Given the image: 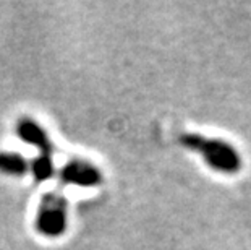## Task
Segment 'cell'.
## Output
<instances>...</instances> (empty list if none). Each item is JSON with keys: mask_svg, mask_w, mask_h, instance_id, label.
I'll list each match as a JSON object with an SVG mask.
<instances>
[{"mask_svg": "<svg viewBox=\"0 0 251 250\" xmlns=\"http://www.w3.org/2000/svg\"><path fill=\"white\" fill-rule=\"evenodd\" d=\"M178 143L185 150L200 154L202 161L216 172L232 175L242 169V156L237 148L227 140L186 132L178 137Z\"/></svg>", "mask_w": 251, "mask_h": 250, "instance_id": "obj_1", "label": "cell"}, {"mask_svg": "<svg viewBox=\"0 0 251 250\" xmlns=\"http://www.w3.org/2000/svg\"><path fill=\"white\" fill-rule=\"evenodd\" d=\"M34 226L41 236L49 239H57L65 234L68 226V200L60 189L49 190L42 195Z\"/></svg>", "mask_w": 251, "mask_h": 250, "instance_id": "obj_2", "label": "cell"}, {"mask_svg": "<svg viewBox=\"0 0 251 250\" xmlns=\"http://www.w3.org/2000/svg\"><path fill=\"white\" fill-rule=\"evenodd\" d=\"M58 179L62 185H75V187H98L102 184V172L94 163L81 158H73L63 164L58 171Z\"/></svg>", "mask_w": 251, "mask_h": 250, "instance_id": "obj_3", "label": "cell"}, {"mask_svg": "<svg viewBox=\"0 0 251 250\" xmlns=\"http://www.w3.org/2000/svg\"><path fill=\"white\" fill-rule=\"evenodd\" d=\"M17 135L28 145L34 146L39 154L54 156V143H52L47 130L39 122L31 117H21L17 124Z\"/></svg>", "mask_w": 251, "mask_h": 250, "instance_id": "obj_4", "label": "cell"}, {"mask_svg": "<svg viewBox=\"0 0 251 250\" xmlns=\"http://www.w3.org/2000/svg\"><path fill=\"white\" fill-rule=\"evenodd\" d=\"M0 172L12 177H23L29 172V161L17 151H0Z\"/></svg>", "mask_w": 251, "mask_h": 250, "instance_id": "obj_5", "label": "cell"}, {"mask_svg": "<svg viewBox=\"0 0 251 250\" xmlns=\"http://www.w3.org/2000/svg\"><path fill=\"white\" fill-rule=\"evenodd\" d=\"M29 172L37 182H46V180L52 179L57 172L54 156L49 154H37V156L29 161Z\"/></svg>", "mask_w": 251, "mask_h": 250, "instance_id": "obj_6", "label": "cell"}]
</instances>
